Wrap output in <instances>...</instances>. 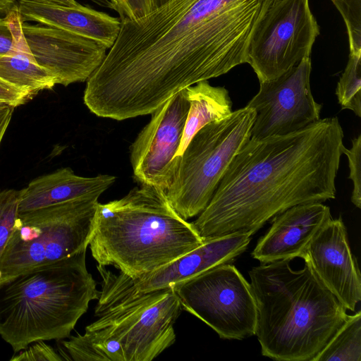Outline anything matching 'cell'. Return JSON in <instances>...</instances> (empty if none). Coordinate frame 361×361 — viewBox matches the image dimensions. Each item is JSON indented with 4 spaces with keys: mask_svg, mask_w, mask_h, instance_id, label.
I'll return each mask as SVG.
<instances>
[{
    "mask_svg": "<svg viewBox=\"0 0 361 361\" xmlns=\"http://www.w3.org/2000/svg\"><path fill=\"white\" fill-rule=\"evenodd\" d=\"M302 259L346 310L355 311L361 300V276L341 216L319 230Z\"/></svg>",
    "mask_w": 361,
    "mask_h": 361,
    "instance_id": "cell-14",
    "label": "cell"
},
{
    "mask_svg": "<svg viewBox=\"0 0 361 361\" xmlns=\"http://www.w3.org/2000/svg\"><path fill=\"white\" fill-rule=\"evenodd\" d=\"M21 33L37 63L63 86L87 81L108 49L96 40L42 24L22 23Z\"/></svg>",
    "mask_w": 361,
    "mask_h": 361,
    "instance_id": "cell-13",
    "label": "cell"
},
{
    "mask_svg": "<svg viewBox=\"0 0 361 361\" xmlns=\"http://www.w3.org/2000/svg\"><path fill=\"white\" fill-rule=\"evenodd\" d=\"M319 34L309 0L273 2L252 35L247 63L259 82L277 78L310 57Z\"/></svg>",
    "mask_w": 361,
    "mask_h": 361,
    "instance_id": "cell-10",
    "label": "cell"
},
{
    "mask_svg": "<svg viewBox=\"0 0 361 361\" xmlns=\"http://www.w3.org/2000/svg\"><path fill=\"white\" fill-rule=\"evenodd\" d=\"M99 197L82 196L18 213L0 258V283L87 250Z\"/></svg>",
    "mask_w": 361,
    "mask_h": 361,
    "instance_id": "cell-7",
    "label": "cell"
},
{
    "mask_svg": "<svg viewBox=\"0 0 361 361\" xmlns=\"http://www.w3.org/2000/svg\"><path fill=\"white\" fill-rule=\"evenodd\" d=\"M16 0H0V13H8L15 6Z\"/></svg>",
    "mask_w": 361,
    "mask_h": 361,
    "instance_id": "cell-32",
    "label": "cell"
},
{
    "mask_svg": "<svg viewBox=\"0 0 361 361\" xmlns=\"http://www.w3.org/2000/svg\"><path fill=\"white\" fill-rule=\"evenodd\" d=\"M279 1V0H274V1H273V2H276V1Z\"/></svg>",
    "mask_w": 361,
    "mask_h": 361,
    "instance_id": "cell-36",
    "label": "cell"
},
{
    "mask_svg": "<svg viewBox=\"0 0 361 361\" xmlns=\"http://www.w3.org/2000/svg\"><path fill=\"white\" fill-rule=\"evenodd\" d=\"M86 250L0 283V335L14 353L38 341L68 338L98 299Z\"/></svg>",
    "mask_w": 361,
    "mask_h": 361,
    "instance_id": "cell-5",
    "label": "cell"
},
{
    "mask_svg": "<svg viewBox=\"0 0 361 361\" xmlns=\"http://www.w3.org/2000/svg\"><path fill=\"white\" fill-rule=\"evenodd\" d=\"M342 109H349L361 116V51L350 52L346 67L336 89Z\"/></svg>",
    "mask_w": 361,
    "mask_h": 361,
    "instance_id": "cell-23",
    "label": "cell"
},
{
    "mask_svg": "<svg viewBox=\"0 0 361 361\" xmlns=\"http://www.w3.org/2000/svg\"><path fill=\"white\" fill-rule=\"evenodd\" d=\"M343 136L338 118L332 117L286 135L250 138L192 222L203 242L252 236L290 207L334 199Z\"/></svg>",
    "mask_w": 361,
    "mask_h": 361,
    "instance_id": "cell-2",
    "label": "cell"
},
{
    "mask_svg": "<svg viewBox=\"0 0 361 361\" xmlns=\"http://www.w3.org/2000/svg\"><path fill=\"white\" fill-rule=\"evenodd\" d=\"M0 79L32 95L56 85L53 75L35 61L24 39L16 52L0 56Z\"/></svg>",
    "mask_w": 361,
    "mask_h": 361,
    "instance_id": "cell-20",
    "label": "cell"
},
{
    "mask_svg": "<svg viewBox=\"0 0 361 361\" xmlns=\"http://www.w3.org/2000/svg\"><path fill=\"white\" fill-rule=\"evenodd\" d=\"M114 176L99 174L93 177L76 175L62 168L38 177L20 190L18 213L35 210L82 196H100L116 181Z\"/></svg>",
    "mask_w": 361,
    "mask_h": 361,
    "instance_id": "cell-18",
    "label": "cell"
},
{
    "mask_svg": "<svg viewBox=\"0 0 361 361\" xmlns=\"http://www.w3.org/2000/svg\"><path fill=\"white\" fill-rule=\"evenodd\" d=\"M255 116L254 109L245 106L204 126L193 136L165 192L182 218L188 220L206 208L229 164L250 139Z\"/></svg>",
    "mask_w": 361,
    "mask_h": 361,
    "instance_id": "cell-8",
    "label": "cell"
},
{
    "mask_svg": "<svg viewBox=\"0 0 361 361\" xmlns=\"http://www.w3.org/2000/svg\"><path fill=\"white\" fill-rule=\"evenodd\" d=\"M310 57L274 80L259 82V90L245 106L256 112L252 139L281 135L304 128L320 119L322 104L312 94Z\"/></svg>",
    "mask_w": 361,
    "mask_h": 361,
    "instance_id": "cell-11",
    "label": "cell"
},
{
    "mask_svg": "<svg viewBox=\"0 0 361 361\" xmlns=\"http://www.w3.org/2000/svg\"><path fill=\"white\" fill-rule=\"evenodd\" d=\"M169 0H156L157 7L161 6Z\"/></svg>",
    "mask_w": 361,
    "mask_h": 361,
    "instance_id": "cell-35",
    "label": "cell"
},
{
    "mask_svg": "<svg viewBox=\"0 0 361 361\" xmlns=\"http://www.w3.org/2000/svg\"><path fill=\"white\" fill-rule=\"evenodd\" d=\"M64 360L61 355L44 341L35 342L28 348L20 351L13 355L10 361H61Z\"/></svg>",
    "mask_w": 361,
    "mask_h": 361,
    "instance_id": "cell-28",
    "label": "cell"
},
{
    "mask_svg": "<svg viewBox=\"0 0 361 361\" xmlns=\"http://www.w3.org/2000/svg\"><path fill=\"white\" fill-rule=\"evenodd\" d=\"M202 243L192 222L176 212L165 191L141 185L119 200L98 204L89 246L98 264L113 266L136 279Z\"/></svg>",
    "mask_w": 361,
    "mask_h": 361,
    "instance_id": "cell-4",
    "label": "cell"
},
{
    "mask_svg": "<svg viewBox=\"0 0 361 361\" xmlns=\"http://www.w3.org/2000/svg\"><path fill=\"white\" fill-rule=\"evenodd\" d=\"M172 287L182 310L201 319L220 338L242 340L255 335L257 311L250 283L231 263Z\"/></svg>",
    "mask_w": 361,
    "mask_h": 361,
    "instance_id": "cell-9",
    "label": "cell"
},
{
    "mask_svg": "<svg viewBox=\"0 0 361 361\" xmlns=\"http://www.w3.org/2000/svg\"><path fill=\"white\" fill-rule=\"evenodd\" d=\"M314 361H361V312L348 315Z\"/></svg>",
    "mask_w": 361,
    "mask_h": 361,
    "instance_id": "cell-22",
    "label": "cell"
},
{
    "mask_svg": "<svg viewBox=\"0 0 361 361\" xmlns=\"http://www.w3.org/2000/svg\"><path fill=\"white\" fill-rule=\"evenodd\" d=\"M32 96L29 92L21 90L0 79V102L8 103L16 107L24 104Z\"/></svg>",
    "mask_w": 361,
    "mask_h": 361,
    "instance_id": "cell-30",
    "label": "cell"
},
{
    "mask_svg": "<svg viewBox=\"0 0 361 361\" xmlns=\"http://www.w3.org/2000/svg\"><path fill=\"white\" fill-rule=\"evenodd\" d=\"M352 147L350 149L345 146L343 154L347 156L348 167L350 169L348 178L353 183V190L351 195V202L357 208H361V135L354 137L352 140Z\"/></svg>",
    "mask_w": 361,
    "mask_h": 361,
    "instance_id": "cell-27",
    "label": "cell"
},
{
    "mask_svg": "<svg viewBox=\"0 0 361 361\" xmlns=\"http://www.w3.org/2000/svg\"><path fill=\"white\" fill-rule=\"evenodd\" d=\"M121 18H141L157 8L156 0H118Z\"/></svg>",
    "mask_w": 361,
    "mask_h": 361,
    "instance_id": "cell-29",
    "label": "cell"
},
{
    "mask_svg": "<svg viewBox=\"0 0 361 361\" xmlns=\"http://www.w3.org/2000/svg\"><path fill=\"white\" fill-rule=\"evenodd\" d=\"M189 104L185 89L177 92L151 114L130 146L135 178L141 185L166 191L175 177L176 157L183 133Z\"/></svg>",
    "mask_w": 361,
    "mask_h": 361,
    "instance_id": "cell-12",
    "label": "cell"
},
{
    "mask_svg": "<svg viewBox=\"0 0 361 361\" xmlns=\"http://www.w3.org/2000/svg\"><path fill=\"white\" fill-rule=\"evenodd\" d=\"M251 240L249 234L223 236L207 241L166 265L132 279L139 291L172 287L214 267L231 263L242 254Z\"/></svg>",
    "mask_w": 361,
    "mask_h": 361,
    "instance_id": "cell-16",
    "label": "cell"
},
{
    "mask_svg": "<svg viewBox=\"0 0 361 361\" xmlns=\"http://www.w3.org/2000/svg\"><path fill=\"white\" fill-rule=\"evenodd\" d=\"M20 21L17 6L7 13V17L0 18V56L13 54L20 48L23 41L22 33L17 39L15 35Z\"/></svg>",
    "mask_w": 361,
    "mask_h": 361,
    "instance_id": "cell-26",
    "label": "cell"
},
{
    "mask_svg": "<svg viewBox=\"0 0 361 361\" xmlns=\"http://www.w3.org/2000/svg\"><path fill=\"white\" fill-rule=\"evenodd\" d=\"M346 26L350 52L361 51V0H331Z\"/></svg>",
    "mask_w": 361,
    "mask_h": 361,
    "instance_id": "cell-24",
    "label": "cell"
},
{
    "mask_svg": "<svg viewBox=\"0 0 361 361\" xmlns=\"http://www.w3.org/2000/svg\"><path fill=\"white\" fill-rule=\"evenodd\" d=\"M61 344L75 361H126L119 342L103 330L88 325L84 334L70 336Z\"/></svg>",
    "mask_w": 361,
    "mask_h": 361,
    "instance_id": "cell-21",
    "label": "cell"
},
{
    "mask_svg": "<svg viewBox=\"0 0 361 361\" xmlns=\"http://www.w3.org/2000/svg\"><path fill=\"white\" fill-rule=\"evenodd\" d=\"M273 1L169 0L141 18H121L98 77L125 107L152 114L180 90L247 63L252 35Z\"/></svg>",
    "mask_w": 361,
    "mask_h": 361,
    "instance_id": "cell-1",
    "label": "cell"
},
{
    "mask_svg": "<svg viewBox=\"0 0 361 361\" xmlns=\"http://www.w3.org/2000/svg\"><path fill=\"white\" fill-rule=\"evenodd\" d=\"M90 1H93L94 4L100 6L109 8L116 11L115 6L111 1V0H90Z\"/></svg>",
    "mask_w": 361,
    "mask_h": 361,
    "instance_id": "cell-33",
    "label": "cell"
},
{
    "mask_svg": "<svg viewBox=\"0 0 361 361\" xmlns=\"http://www.w3.org/2000/svg\"><path fill=\"white\" fill-rule=\"evenodd\" d=\"M291 259L249 271L257 306L255 335L262 354L280 361H314L348 317L346 308L305 262Z\"/></svg>",
    "mask_w": 361,
    "mask_h": 361,
    "instance_id": "cell-3",
    "label": "cell"
},
{
    "mask_svg": "<svg viewBox=\"0 0 361 361\" xmlns=\"http://www.w3.org/2000/svg\"><path fill=\"white\" fill-rule=\"evenodd\" d=\"M331 219L330 208L322 202L290 207L273 218L270 228L258 240L252 255L262 264L302 258L312 238Z\"/></svg>",
    "mask_w": 361,
    "mask_h": 361,
    "instance_id": "cell-15",
    "label": "cell"
},
{
    "mask_svg": "<svg viewBox=\"0 0 361 361\" xmlns=\"http://www.w3.org/2000/svg\"><path fill=\"white\" fill-rule=\"evenodd\" d=\"M30 1L51 6H67V7H79L81 6L75 0H21Z\"/></svg>",
    "mask_w": 361,
    "mask_h": 361,
    "instance_id": "cell-31",
    "label": "cell"
},
{
    "mask_svg": "<svg viewBox=\"0 0 361 361\" xmlns=\"http://www.w3.org/2000/svg\"><path fill=\"white\" fill-rule=\"evenodd\" d=\"M189 104L183 133L176 157L183 154L193 136L204 126L220 121L232 112L228 91L202 80L185 88Z\"/></svg>",
    "mask_w": 361,
    "mask_h": 361,
    "instance_id": "cell-19",
    "label": "cell"
},
{
    "mask_svg": "<svg viewBox=\"0 0 361 361\" xmlns=\"http://www.w3.org/2000/svg\"><path fill=\"white\" fill-rule=\"evenodd\" d=\"M111 1L114 4V5L115 6V7L116 8V11L118 13L119 12V7H118V0H111Z\"/></svg>",
    "mask_w": 361,
    "mask_h": 361,
    "instance_id": "cell-34",
    "label": "cell"
},
{
    "mask_svg": "<svg viewBox=\"0 0 361 361\" xmlns=\"http://www.w3.org/2000/svg\"><path fill=\"white\" fill-rule=\"evenodd\" d=\"M19 197L20 190L8 189L0 192V258L18 215Z\"/></svg>",
    "mask_w": 361,
    "mask_h": 361,
    "instance_id": "cell-25",
    "label": "cell"
},
{
    "mask_svg": "<svg viewBox=\"0 0 361 361\" xmlns=\"http://www.w3.org/2000/svg\"><path fill=\"white\" fill-rule=\"evenodd\" d=\"M101 290L90 325L121 344L126 361H150L176 341L174 324L182 310L173 287L139 291L133 279L98 264Z\"/></svg>",
    "mask_w": 361,
    "mask_h": 361,
    "instance_id": "cell-6",
    "label": "cell"
},
{
    "mask_svg": "<svg viewBox=\"0 0 361 361\" xmlns=\"http://www.w3.org/2000/svg\"><path fill=\"white\" fill-rule=\"evenodd\" d=\"M18 11L22 23L35 21L96 40L109 49L121 30V18L81 5L51 6L19 0Z\"/></svg>",
    "mask_w": 361,
    "mask_h": 361,
    "instance_id": "cell-17",
    "label": "cell"
}]
</instances>
